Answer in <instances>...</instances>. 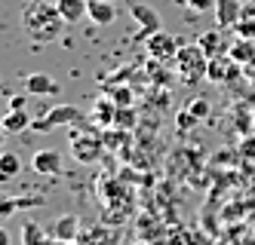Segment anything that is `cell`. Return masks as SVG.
<instances>
[{
  "mask_svg": "<svg viewBox=\"0 0 255 245\" xmlns=\"http://www.w3.org/2000/svg\"><path fill=\"white\" fill-rule=\"evenodd\" d=\"M31 168L37 175L56 178V175H62V157L56 154V150H37V154L31 157Z\"/></svg>",
  "mask_w": 255,
  "mask_h": 245,
  "instance_id": "ba28073f",
  "label": "cell"
},
{
  "mask_svg": "<svg viewBox=\"0 0 255 245\" xmlns=\"http://www.w3.org/2000/svg\"><path fill=\"white\" fill-rule=\"evenodd\" d=\"M52 236L62 239V242H74V239L80 236V218H77L74 212L62 215L56 224H52Z\"/></svg>",
  "mask_w": 255,
  "mask_h": 245,
  "instance_id": "30bf717a",
  "label": "cell"
},
{
  "mask_svg": "<svg viewBox=\"0 0 255 245\" xmlns=\"http://www.w3.org/2000/svg\"><path fill=\"white\" fill-rule=\"evenodd\" d=\"M194 123H200V120L191 114V110H181V114H178V126H181V129H191Z\"/></svg>",
  "mask_w": 255,
  "mask_h": 245,
  "instance_id": "cb8c5ba5",
  "label": "cell"
},
{
  "mask_svg": "<svg viewBox=\"0 0 255 245\" xmlns=\"http://www.w3.org/2000/svg\"><path fill=\"white\" fill-rule=\"evenodd\" d=\"M93 117L99 120V126H114L117 123V107L111 101H96V110H93Z\"/></svg>",
  "mask_w": 255,
  "mask_h": 245,
  "instance_id": "ac0fdd59",
  "label": "cell"
},
{
  "mask_svg": "<svg viewBox=\"0 0 255 245\" xmlns=\"http://www.w3.org/2000/svg\"><path fill=\"white\" fill-rule=\"evenodd\" d=\"M71 141H74V157H77L80 163H93V160L99 157V141H96V138H89V135H74Z\"/></svg>",
  "mask_w": 255,
  "mask_h": 245,
  "instance_id": "4fadbf2b",
  "label": "cell"
},
{
  "mask_svg": "<svg viewBox=\"0 0 255 245\" xmlns=\"http://www.w3.org/2000/svg\"><path fill=\"white\" fill-rule=\"evenodd\" d=\"M25 92L28 95H59V83L46 71H34L25 77Z\"/></svg>",
  "mask_w": 255,
  "mask_h": 245,
  "instance_id": "52a82bcc",
  "label": "cell"
},
{
  "mask_svg": "<svg viewBox=\"0 0 255 245\" xmlns=\"http://www.w3.org/2000/svg\"><path fill=\"white\" fill-rule=\"evenodd\" d=\"M175 68H178V77L181 83H200V80H206V71H209V55L203 52V46L200 43H188V46H181L178 55H175Z\"/></svg>",
  "mask_w": 255,
  "mask_h": 245,
  "instance_id": "7a4b0ae2",
  "label": "cell"
},
{
  "mask_svg": "<svg viewBox=\"0 0 255 245\" xmlns=\"http://www.w3.org/2000/svg\"><path fill=\"white\" fill-rule=\"evenodd\" d=\"M240 68L243 65H237L231 55H215V59H209V71H206V80L209 83H231L240 77Z\"/></svg>",
  "mask_w": 255,
  "mask_h": 245,
  "instance_id": "5b68a950",
  "label": "cell"
},
{
  "mask_svg": "<svg viewBox=\"0 0 255 245\" xmlns=\"http://www.w3.org/2000/svg\"><path fill=\"white\" fill-rule=\"evenodd\" d=\"M86 15L93 18L96 25H114V18H117V9L111 0H89V6H86Z\"/></svg>",
  "mask_w": 255,
  "mask_h": 245,
  "instance_id": "8fae6325",
  "label": "cell"
},
{
  "mask_svg": "<svg viewBox=\"0 0 255 245\" xmlns=\"http://www.w3.org/2000/svg\"><path fill=\"white\" fill-rule=\"evenodd\" d=\"M9 110H25V98H19V95L9 98Z\"/></svg>",
  "mask_w": 255,
  "mask_h": 245,
  "instance_id": "484cf974",
  "label": "cell"
},
{
  "mask_svg": "<svg viewBox=\"0 0 255 245\" xmlns=\"http://www.w3.org/2000/svg\"><path fill=\"white\" fill-rule=\"evenodd\" d=\"M49 239V230H43L37 221H22V245H43Z\"/></svg>",
  "mask_w": 255,
  "mask_h": 245,
  "instance_id": "9a60e30c",
  "label": "cell"
},
{
  "mask_svg": "<svg viewBox=\"0 0 255 245\" xmlns=\"http://www.w3.org/2000/svg\"><path fill=\"white\" fill-rule=\"evenodd\" d=\"M138 245H144V242H138Z\"/></svg>",
  "mask_w": 255,
  "mask_h": 245,
  "instance_id": "83f0119b",
  "label": "cell"
},
{
  "mask_svg": "<svg viewBox=\"0 0 255 245\" xmlns=\"http://www.w3.org/2000/svg\"><path fill=\"white\" fill-rule=\"evenodd\" d=\"M200 46H203V52L209 55V59H215V55H225L231 46L222 40V31H206V34H200Z\"/></svg>",
  "mask_w": 255,
  "mask_h": 245,
  "instance_id": "5bb4252c",
  "label": "cell"
},
{
  "mask_svg": "<svg viewBox=\"0 0 255 245\" xmlns=\"http://www.w3.org/2000/svg\"><path fill=\"white\" fill-rule=\"evenodd\" d=\"M86 114L80 107H71V104H59V107H52L46 110V114L37 120V123H31L34 132H49V129H56V126H68V123H80Z\"/></svg>",
  "mask_w": 255,
  "mask_h": 245,
  "instance_id": "3957f363",
  "label": "cell"
},
{
  "mask_svg": "<svg viewBox=\"0 0 255 245\" xmlns=\"http://www.w3.org/2000/svg\"><path fill=\"white\" fill-rule=\"evenodd\" d=\"M19 172H22V160L15 154H3V157H0V178H3V181H12Z\"/></svg>",
  "mask_w": 255,
  "mask_h": 245,
  "instance_id": "d6986e66",
  "label": "cell"
},
{
  "mask_svg": "<svg viewBox=\"0 0 255 245\" xmlns=\"http://www.w3.org/2000/svg\"><path fill=\"white\" fill-rule=\"evenodd\" d=\"M129 12H132V18L138 22V40H148L151 34H157V31H163L160 25V15L151 9V6H144V3H138V0H132L129 3Z\"/></svg>",
  "mask_w": 255,
  "mask_h": 245,
  "instance_id": "8992f818",
  "label": "cell"
},
{
  "mask_svg": "<svg viewBox=\"0 0 255 245\" xmlns=\"http://www.w3.org/2000/svg\"><path fill=\"white\" fill-rule=\"evenodd\" d=\"M114 104H132V92L129 89H114Z\"/></svg>",
  "mask_w": 255,
  "mask_h": 245,
  "instance_id": "603a6c76",
  "label": "cell"
},
{
  "mask_svg": "<svg viewBox=\"0 0 255 245\" xmlns=\"http://www.w3.org/2000/svg\"><path fill=\"white\" fill-rule=\"evenodd\" d=\"M185 3H188V9H194V12H209V9H215L218 0H185Z\"/></svg>",
  "mask_w": 255,
  "mask_h": 245,
  "instance_id": "7402d4cb",
  "label": "cell"
},
{
  "mask_svg": "<svg viewBox=\"0 0 255 245\" xmlns=\"http://www.w3.org/2000/svg\"><path fill=\"white\" fill-rule=\"evenodd\" d=\"M228 55L237 65H249V62H255V43L252 40H237V43H231Z\"/></svg>",
  "mask_w": 255,
  "mask_h": 245,
  "instance_id": "2e32d148",
  "label": "cell"
},
{
  "mask_svg": "<svg viewBox=\"0 0 255 245\" xmlns=\"http://www.w3.org/2000/svg\"><path fill=\"white\" fill-rule=\"evenodd\" d=\"M188 110H191L197 120H206V117H209V101H206V98H194V101L188 104Z\"/></svg>",
  "mask_w": 255,
  "mask_h": 245,
  "instance_id": "44dd1931",
  "label": "cell"
},
{
  "mask_svg": "<svg viewBox=\"0 0 255 245\" xmlns=\"http://www.w3.org/2000/svg\"><path fill=\"white\" fill-rule=\"evenodd\" d=\"M240 18H243V3L240 0H218L215 3V22L222 28H237Z\"/></svg>",
  "mask_w": 255,
  "mask_h": 245,
  "instance_id": "9c48e42d",
  "label": "cell"
},
{
  "mask_svg": "<svg viewBox=\"0 0 255 245\" xmlns=\"http://www.w3.org/2000/svg\"><path fill=\"white\" fill-rule=\"evenodd\" d=\"M25 129H31L28 110H9V114L3 117V132H9V135H15V132H25Z\"/></svg>",
  "mask_w": 255,
  "mask_h": 245,
  "instance_id": "e0dca14e",
  "label": "cell"
},
{
  "mask_svg": "<svg viewBox=\"0 0 255 245\" xmlns=\"http://www.w3.org/2000/svg\"><path fill=\"white\" fill-rule=\"evenodd\" d=\"M68 22L62 18L59 6L49 3V0H31V3L22 9V28L31 37L34 43H49L62 34Z\"/></svg>",
  "mask_w": 255,
  "mask_h": 245,
  "instance_id": "6da1fadb",
  "label": "cell"
},
{
  "mask_svg": "<svg viewBox=\"0 0 255 245\" xmlns=\"http://www.w3.org/2000/svg\"><path fill=\"white\" fill-rule=\"evenodd\" d=\"M234 31H237V37H240V40H252V43H255V18H246V15H243L240 22H237Z\"/></svg>",
  "mask_w": 255,
  "mask_h": 245,
  "instance_id": "ffe728a7",
  "label": "cell"
},
{
  "mask_svg": "<svg viewBox=\"0 0 255 245\" xmlns=\"http://www.w3.org/2000/svg\"><path fill=\"white\" fill-rule=\"evenodd\" d=\"M178 49H181L178 37H172L166 31H157V34L148 37V55H151L154 62H172L175 55H178Z\"/></svg>",
  "mask_w": 255,
  "mask_h": 245,
  "instance_id": "277c9868",
  "label": "cell"
},
{
  "mask_svg": "<svg viewBox=\"0 0 255 245\" xmlns=\"http://www.w3.org/2000/svg\"><path fill=\"white\" fill-rule=\"evenodd\" d=\"M56 6H59V12H62V18L68 25H77L80 18L86 15L89 0H56Z\"/></svg>",
  "mask_w": 255,
  "mask_h": 245,
  "instance_id": "7c38bea8",
  "label": "cell"
},
{
  "mask_svg": "<svg viewBox=\"0 0 255 245\" xmlns=\"http://www.w3.org/2000/svg\"><path fill=\"white\" fill-rule=\"evenodd\" d=\"M43 245H71V242H62V239H56V236H49Z\"/></svg>",
  "mask_w": 255,
  "mask_h": 245,
  "instance_id": "4316f807",
  "label": "cell"
},
{
  "mask_svg": "<svg viewBox=\"0 0 255 245\" xmlns=\"http://www.w3.org/2000/svg\"><path fill=\"white\" fill-rule=\"evenodd\" d=\"M114 126H126V129H129L132 126V114H129V110H126V114H123V110H117V123Z\"/></svg>",
  "mask_w": 255,
  "mask_h": 245,
  "instance_id": "d4e9b609",
  "label": "cell"
}]
</instances>
